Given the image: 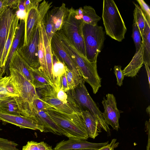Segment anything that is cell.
I'll use <instances>...</instances> for the list:
<instances>
[{"label": "cell", "mask_w": 150, "mask_h": 150, "mask_svg": "<svg viewBox=\"0 0 150 150\" xmlns=\"http://www.w3.org/2000/svg\"><path fill=\"white\" fill-rule=\"evenodd\" d=\"M69 139L86 140L89 138L81 112L64 113L52 107L45 111Z\"/></svg>", "instance_id": "obj_1"}, {"label": "cell", "mask_w": 150, "mask_h": 150, "mask_svg": "<svg viewBox=\"0 0 150 150\" xmlns=\"http://www.w3.org/2000/svg\"><path fill=\"white\" fill-rule=\"evenodd\" d=\"M9 69L10 75L12 77L19 93V97H14L21 115L36 121V111L33 104L34 100L38 95L36 88L16 69L11 68Z\"/></svg>", "instance_id": "obj_2"}, {"label": "cell", "mask_w": 150, "mask_h": 150, "mask_svg": "<svg viewBox=\"0 0 150 150\" xmlns=\"http://www.w3.org/2000/svg\"><path fill=\"white\" fill-rule=\"evenodd\" d=\"M102 18L106 34L115 40L122 41L127 29L113 0L103 1Z\"/></svg>", "instance_id": "obj_3"}, {"label": "cell", "mask_w": 150, "mask_h": 150, "mask_svg": "<svg viewBox=\"0 0 150 150\" xmlns=\"http://www.w3.org/2000/svg\"><path fill=\"white\" fill-rule=\"evenodd\" d=\"M85 82L82 79L78 85L73 89L67 91V93L81 111L85 109L90 112L97 119L101 128L110 135V130L109 125L105 122L103 113L88 93L85 85Z\"/></svg>", "instance_id": "obj_4"}, {"label": "cell", "mask_w": 150, "mask_h": 150, "mask_svg": "<svg viewBox=\"0 0 150 150\" xmlns=\"http://www.w3.org/2000/svg\"><path fill=\"white\" fill-rule=\"evenodd\" d=\"M82 30L86 57L91 62H97L105 39L103 28L83 23Z\"/></svg>", "instance_id": "obj_5"}, {"label": "cell", "mask_w": 150, "mask_h": 150, "mask_svg": "<svg viewBox=\"0 0 150 150\" xmlns=\"http://www.w3.org/2000/svg\"><path fill=\"white\" fill-rule=\"evenodd\" d=\"M74 8L69 9L68 14L60 30L71 42L78 50L86 57L82 32L83 23L75 17Z\"/></svg>", "instance_id": "obj_6"}, {"label": "cell", "mask_w": 150, "mask_h": 150, "mask_svg": "<svg viewBox=\"0 0 150 150\" xmlns=\"http://www.w3.org/2000/svg\"><path fill=\"white\" fill-rule=\"evenodd\" d=\"M40 97L45 102L56 108L58 110L65 113L71 114L74 112H81L76 107L73 102L65 103L59 100L57 97V92L50 85L46 86L43 88L38 89Z\"/></svg>", "instance_id": "obj_7"}, {"label": "cell", "mask_w": 150, "mask_h": 150, "mask_svg": "<svg viewBox=\"0 0 150 150\" xmlns=\"http://www.w3.org/2000/svg\"><path fill=\"white\" fill-rule=\"evenodd\" d=\"M39 36L38 23L37 25L32 38L27 46L22 45L17 50L20 55L32 68L38 69L40 64L38 57Z\"/></svg>", "instance_id": "obj_8"}, {"label": "cell", "mask_w": 150, "mask_h": 150, "mask_svg": "<svg viewBox=\"0 0 150 150\" xmlns=\"http://www.w3.org/2000/svg\"><path fill=\"white\" fill-rule=\"evenodd\" d=\"M14 16L13 10L8 7L0 11V75L2 76L5 72L2 66L3 53Z\"/></svg>", "instance_id": "obj_9"}, {"label": "cell", "mask_w": 150, "mask_h": 150, "mask_svg": "<svg viewBox=\"0 0 150 150\" xmlns=\"http://www.w3.org/2000/svg\"><path fill=\"white\" fill-rule=\"evenodd\" d=\"M106 97V98L104 97L102 102L104 108L103 116L108 125H110L114 129L118 131L119 128L120 114L122 112L117 109L115 98L112 94L108 93Z\"/></svg>", "instance_id": "obj_10"}, {"label": "cell", "mask_w": 150, "mask_h": 150, "mask_svg": "<svg viewBox=\"0 0 150 150\" xmlns=\"http://www.w3.org/2000/svg\"><path fill=\"white\" fill-rule=\"evenodd\" d=\"M51 44L52 50L59 59L64 62L76 80L80 83L83 78L79 69L74 62L55 34L52 38Z\"/></svg>", "instance_id": "obj_11"}, {"label": "cell", "mask_w": 150, "mask_h": 150, "mask_svg": "<svg viewBox=\"0 0 150 150\" xmlns=\"http://www.w3.org/2000/svg\"><path fill=\"white\" fill-rule=\"evenodd\" d=\"M0 120L15 125L21 128L38 130L41 132H44L43 127L39 125L36 121L21 115L7 114L0 112Z\"/></svg>", "instance_id": "obj_12"}, {"label": "cell", "mask_w": 150, "mask_h": 150, "mask_svg": "<svg viewBox=\"0 0 150 150\" xmlns=\"http://www.w3.org/2000/svg\"><path fill=\"white\" fill-rule=\"evenodd\" d=\"M108 141L104 143H94L86 140L69 139L63 140L57 143L54 148V150H67L78 149L98 150L108 144Z\"/></svg>", "instance_id": "obj_13"}, {"label": "cell", "mask_w": 150, "mask_h": 150, "mask_svg": "<svg viewBox=\"0 0 150 150\" xmlns=\"http://www.w3.org/2000/svg\"><path fill=\"white\" fill-rule=\"evenodd\" d=\"M35 119L38 124L42 127L45 132H51L58 135L66 137V133L52 120L45 111L37 112Z\"/></svg>", "instance_id": "obj_14"}, {"label": "cell", "mask_w": 150, "mask_h": 150, "mask_svg": "<svg viewBox=\"0 0 150 150\" xmlns=\"http://www.w3.org/2000/svg\"><path fill=\"white\" fill-rule=\"evenodd\" d=\"M39 21L38 8H33L29 11L26 23L22 45L27 46L30 42L36 26Z\"/></svg>", "instance_id": "obj_15"}, {"label": "cell", "mask_w": 150, "mask_h": 150, "mask_svg": "<svg viewBox=\"0 0 150 150\" xmlns=\"http://www.w3.org/2000/svg\"><path fill=\"white\" fill-rule=\"evenodd\" d=\"M75 18L83 23L93 26L97 25L101 18L96 13L95 9L91 6L86 5L83 8L74 9Z\"/></svg>", "instance_id": "obj_16"}, {"label": "cell", "mask_w": 150, "mask_h": 150, "mask_svg": "<svg viewBox=\"0 0 150 150\" xmlns=\"http://www.w3.org/2000/svg\"><path fill=\"white\" fill-rule=\"evenodd\" d=\"M8 68L16 69L33 85L32 68L22 57L17 50L14 52L11 58Z\"/></svg>", "instance_id": "obj_17"}, {"label": "cell", "mask_w": 150, "mask_h": 150, "mask_svg": "<svg viewBox=\"0 0 150 150\" xmlns=\"http://www.w3.org/2000/svg\"><path fill=\"white\" fill-rule=\"evenodd\" d=\"M52 74L54 81V89L57 92L62 88L61 77L65 72L66 64L61 61L52 50Z\"/></svg>", "instance_id": "obj_18"}, {"label": "cell", "mask_w": 150, "mask_h": 150, "mask_svg": "<svg viewBox=\"0 0 150 150\" xmlns=\"http://www.w3.org/2000/svg\"><path fill=\"white\" fill-rule=\"evenodd\" d=\"M81 113L88 137L94 139L101 131L98 120L87 110H82Z\"/></svg>", "instance_id": "obj_19"}, {"label": "cell", "mask_w": 150, "mask_h": 150, "mask_svg": "<svg viewBox=\"0 0 150 150\" xmlns=\"http://www.w3.org/2000/svg\"><path fill=\"white\" fill-rule=\"evenodd\" d=\"M144 48L143 44L129 64L122 70L125 76L133 77L136 76L144 64Z\"/></svg>", "instance_id": "obj_20"}, {"label": "cell", "mask_w": 150, "mask_h": 150, "mask_svg": "<svg viewBox=\"0 0 150 150\" xmlns=\"http://www.w3.org/2000/svg\"><path fill=\"white\" fill-rule=\"evenodd\" d=\"M42 21H39L38 22L39 36L38 54L40 66L38 69L41 73L50 84L47 71L45 57L43 38V28L42 24Z\"/></svg>", "instance_id": "obj_21"}, {"label": "cell", "mask_w": 150, "mask_h": 150, "mask_svg": "<svg viewBox=\"0 0 150 150\" xmlns=\"http://www.w3.org/2000/svg\"><path fill=\"white\" fill-rule=\"evenodd\" d=\"M43 38L45 50V57L47 64V71L51 86L54 88V81L52 74V56L51 41L47 37L44 25L42 22Z\"/></svg>", "instance_id": "obj_22"}, {"label": "cell", "mask_w": 150, "mask_h": 150, "mask_svg": "<svg viewBox=\"0 0 150 150\" xmlns=\"http://www.w3.org/2000/svg\"><path fill=\"white\" fill-rule=\"evenodd\" d=\"M19 20L20 22L18 28L9 52L5 67V70L6 68L9 67L10 61L14 52L21 46V41L23 38L24 37L25 22L23 20Z\"/></svg>", "instance_id": "obj_23"}, {"label": "cell", "mask_w": 150, "mask_h": 150, "mask_svg": "<svg viewBox=\"0 0 150 150\" xmlns=\"http://www.w3.org/2000/svg\"><path fill=\"white\" fill-rule=\"evenodd\" d=\"M19 19L15 15V16L10 29L8 38L4 48L2 59V66L4 71L7 58L12 43L15 38L19 25Z\"/></svg>", "instance_id": "obj_24"}, {"label": "cell", "mask_w": 150, "mask_h": 150, "mask_svg": "<svg viewBox=\"0 0 150 150\" xmlns=\"http://www.w3.org/2000/svg\"><path fill=\"white\" fill-rule=\"evenodd\" d=\"M145 25L142 40L144 48V64L150 66V23L144 16Z\"/></svg>", "instance_id": "obj_25"}, {"label": "cell", "mask_w": 150, "mask_h": 150, "mask_svg": "<svg viewBox=\"0 0 150 150\" xmlns=\"http://www.w3.org/2000/svg\"><path fill=\"white\" fill-rule=\"evenodd\" d=\"M0 112L7 114L21 115L16 100L11 96L0 100Z\"/></svg>", "instance_id": "obj_26"}, {"label": "cell", "mask_w": 150, "mask_h": 150, "mask_svg": "<svg viewBox=\"0 0 150 150\" xmlns=\"http://www.w3.org/2000/svg\"><path fill=\"white\" fill-rule=\"evenodd\" d=\"M69 9L65 4L63 3L54 14L53 21L54 25V31L55 33L60 30L68 14Z\"/></svg>", "instance_id": "obj_27"}, {"label": "cell", "mask_w": 150, "mask_h": 150, "mask_svg": "<svg viewBox=\"0 0 150 150\" xmlns=\"http://www.w3.org/2000/svg\"><path fill=\"white\" fill-rule=\"evenodd\" d=\"M58 7H54L49 10L46 13L43 20L46 32L49 40L51 42L52 37L55 34L53 16L57 10Z\"/></svg>", "instance_id": "obj_28"}, {"label": "cell", "mask_w": 150, "mask_h": 150, "mask_svg": "<svg viewBox=\"0 0 150 150\" xmlns=\"http://www.w3.org/2000/svg\"><path fill=\"white\" fill-rule=\"evenodd\" d=\"M33 78V85L35 88H40L51 84L42 75L38 69L31 68Z\"/></svg>", "instance_id": "obj_29"}, {"label": "cell", "mask_w": 150, "mask_h": 150, "mask_svg": "<svg viewBox=\"0 0 150 150\" xmlns=\"http://www.w3.org/2000/svg\"><path fill=\"white\" fill-rule=\"evenodd\" d=\"M135 7L134 11V18L140 30L142 38L145 25L143 13L139 6L134 3Z\"/></svg>", "instance_id": "obj_30"}, {"label": "cell", "mask_w": 150, "mask_h": 150, "mask_svg": "<svg viewBox=\"0 0 150 150\" xmlns=\"http://www.w3.org/2000/svg\"><path fill=\"white\" fill-rule=\"evenodd\" d=\"M22 150H53L52 147L44 142L29 141L23 147Z\"/></svg>", "instance_id": "obj_31"}, {"label": "cell", "mask_w": 150, "mask_h": 150, "mask_svg": "<svg viewBox=\"0 0 150 150\" xmlns=\"http://www.w3.org/2000/svg\"><path fill=\"white\" fill-rule=\"evenodd\" d=\"M132 37L136 47V52L140 49L142 45L141 34L135 19L134 18L132 25Z\"/></svg>", "instance_id": "obj_32"}, {"label": "cell", "mask_w": 150, "mask_h": 150, "mask_svg": "<svg viewBox=\"0 0 150 150\" xmlns=\"http://www.w3.org/2000/svg\"><path fill=\"white\" fill-rule=\"evenodd\" d=\"M52 2L43 0L40 3L38 8L39 15V21H42L46 13L52 6Z\"/></svg>", "instance_id": "obj_33"}, {"label": "cell", "mask_w": 150, "mask_h": 150, "mask_svg": "<svg viewBox=\"0 0 150 150\" xmlns=\"http://www.w3.org/2000/svg\"><path fill=\"white\" fill-rule=\"evenodd\" d=\"M14 141L0 137V150H19Z\"/></svg>", "instance_id": "obj_34"}, {"label": "cell", "mask_w": 150, "mask_h": 150, "mask_svg": "<svg viewBox=\"0 0 150 150\" xmlns=\"http://www.w3.org/2000/svg\"><path fill=\"white\" fill-rule=\"evenodd\" d=\"M33 104L36 112L41 111H46L51 108H54L43 100L38 95L34 100Z\"/></svg>", "instance_id": "obj_35"}, {"label": "cell", "mask_w": 150, "mask_h": 150, "mask_svg": "<svg viewBox=\"0 0 150 150\" xmlns=\"http://www.w3.org/2000/svg\"><path fill=\"white\" fill-rule=\"evenodd\" d=\"M65 70L68 86L69 90H71L78 85L79 83L76 80L72 72L66 65L65 67Z\"/></svg>", "instance_id": "obj_36"}, {"label": "cell", "mask_w": 150, "mask_h": 150, "mask_svg": "<svg viewBox=\"0 0 150 150\" xmlns=\"http://www.w3.org/2000/svg\"><path fill=\"white\" fill-rule=\"evenodd\" d=\"M10 76V79L6 85V90L12 96L19 97V93L16 88L12 77L11 75Z\"/></svg>", "instance_id": "obj_37"}, {"label": "cell", "mask_w": 150, "mask_h": 150, "mask_svg": "<svg viewBox=\"0 0 150 150\" xmlns=\"http://www.w3.org/2000/svg\"><path fill=\"white\" fill-rule=\"evenodd\" d=\"M148 22L150 23V9L149 6L143 0H137Z\"/></svg>", "instance_id": "obj_38"}, {"label": "cell", "mask_w": 150, "mask_h": 150, "mask_svg": "<svg viewBox=\"0 0 150 150\" xmlns=\"http://www.w3.org/2000/svg\"><path fill=\"white\" fill-rule=\"evenodd\" d=\"M114 69V73L117 79V84L120 86L122 85L123 81L125 76L122 70L121 69V67L120 66H115Z\"/></svg>", "instance_id": "obj_39"}, {"label": "cell", "mask_w": 150, "mask_h": 150, "mask_svg": "<svg viewBox=\"0 0 150 150\" xmlns=\"http://www.w3.org/2000/svg\"><path fill=\"white\" fill-rule=\"evenodd\" d=\"M42 0H24V4L26 12L28 11L33 8H38Z\"/></svg>", "instance_id": "obj_40"}, {"label": "cell", "mask_w": 150, "mask_h": 150, "mask_svg": "<svg viewBox=\"0 0 150 150\" xmlns=\"http://www.w3.org/2000/svg\"><path fill=\"white\" fill-rule=\"evenodd\" d=\"M11 76H5L0 78V93L12 96L7 91L6 85L9 81Z\"/></svg>", "instance_id": "obj_41"}, {"label": "cell", "mask_w": 150, "mask_h": 150, "mask_svg": "<svg viewBox=\"0 0 150 150\" xmlns=\"http://www.w3.org/2000/svg\"><path fill=\"white\" fill-rule=\"evenodd\" d=\"M57 96L59 100L65 103L70 102L67 93L63 91L62 88L57 92Z\"/></svg>", "instance_id": "obj_42"}, {"label": "cell", "mask_w": 150, "mask_h": 150, "mask_svg": "<svg viewBox=\"0 0 150 150\" xmlns=\"http://www.w3.org/2000/svg\"><path fill=\"white\" fill-rule=\"evenodd\" d=\"M116 139H113L110 144L97 150H114L115 148L118 147L119 144V143L116 142Z\"/></svg>", "instance_id": "obj_43"}, {"label": "cell", "mask_w": 150, "mask_h": 150, "mask_svg": "<svg viewBox=\"0 0 150 150\" xmlns=\"http://www.w3.org/2000/svg\"><path fill=\"white\" fill-rule=\"evenodd\" d=\"M15 15L19 20H23L26 23L28 17V13L26 11H21L18 9L15 10Z\"/></svg>", "instance_id": "obj_44"}, {"label": "cell", "mask_w": 150, "mask_h": 150, "mask_svg": "<svg viewBox=\"0 0 150 150\" xmlns=\"http://www.w3.org/2000/svg\"><path fill=\"white\" fill-rule=\"evenodd\" d=\"M20 0H6V6L13 10L18 9Z\"/></svg>", "instance_id": "obj_45"}, {"label": "cell", "mask_w": 150, "mask_h": 150, "mask_svg": "<svg viewBox=\"0 0 150 150\" xmlns=\"http://www.w3.org/2000/svg\"><path fill=\"white\" fill-rule=\"evenodd\" d=\"M62 88L65 92H67L69 90L68 87L65 72L61 77Z\"/></svg>", "instance_id": "obj_46"}, {"label": "cell", "mask_w": 150, "mask_h": 150, "mask_svg": "<svg viewBox=\"0 0 150 150\" xmlns=\"http://www.w3.org/2000/svg\"><path fill=\"white\" fill-rule=\"evenodd\" d=\"M145 125L148 134V140L146 150H150V119L148 121H146L145 122Z\"/></svg>", "instance_id": "obj_47"}, {"label": "cell", "mask_w": 150, "mask_h": 150, "mask_svg": "<svg viewBox=\"0 0 150 150\" xmlns=\"http://www.w3.org/2000/svg\"><path fill=\"white\" fill-rule=\"evenodd\" d=\"M24 0H20L17 9L21 11H25L26 12L24 6Z\"/></svg>", "instance_id": "obj_48"}, {"label": "cell", "mask_w": 150, "mask_h": 150, "mask_svg": "<svg viewBox=\"0 0 150 150\" xmlns=\"http://www.w3.org/2000/svg\"><path fill=\"white\" fill-rule=\"evenodd\" d=\"M148 76L149 87H150V71L149 67L146 64H144Z\"/></svg>", "instance_id": "obj_49"}, {"label": "cell", "mask_w": 150, "mask_h": 150, "mask_svg": "<svg viewBox=\"0 0 150 150\" xmlns=\"http://www.w3.org/2000/svg\"><path fill=\"white\" fill-rule=\"evenodd\" d=\"M8 96H9L0 93V100Z\"/></svg>", "instance_id": "obj_50"}, {"label": "cell", "mask_w": 150, "mask_h": 150, "mask_svg": "<svg viewBox=\"0 0 150 150\" xmlns=\"http://www.w3.org/2000/svg\"><path fill=\"white\" fill-rule=\"evenodd\" d=\"M146 112L147 114H149V115H150V105H149L148 107L146 108Z\"/></svg>", "instance_id": "obj_51"}, {"label": "cell", "mask_w": 150, "mask_h": 150, "mask_svg": "<svg viewBox=\"0 0 150 150\" xmlns=\"http://www.w3.org/2000/svg\"><path fill=\"white\" fill-rule=\"evenodd\" d=\"M67 150H97L94 149H69Z\"/></svg>", "instance_id": "obj_52"}, {"label": "cell", "mask_w": 150, "mask_h": 150, "mask_svg": "<svg viewBox=\"0 0 150 150\" xmlns=\"http://www.w3.org/2000/svg\"><path fill=\"white\" fill-rule=\"evenodd\" d=\"M2 76H1V75H0V78H1L2 77Z\"/></svg>", "instance_id": "obj_53"}, {"label": "cell", "mask_w": 150, "mask_h": 150, "mask_svg": "<svg viewBox=\"0 0 150 150\" xmlns=\"http://www.w3.org/2000/svg\"><path fill=\"white\" fill-rule=\"evenodd\" d=\"M2 130V129L1 128V126L0 125V131L1 130Z\"/></svg>", "instance_id": "obj_54"}]
</instances>
